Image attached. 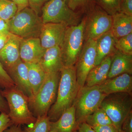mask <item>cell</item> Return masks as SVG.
<instances>
[{
  "mask_svg": "<svg viewBox=\"0 0 132 132\" xmlns=\"http://www.w3.org/2000/svg\"><path fill=\"white\" fill-rule=\"evenodd\" d=\"M79 90L75 67H64L60 72L56 100L47 113L50 121L58 120L73 105Z\"/></svg>",
  "mask_w": 132,
  "mask_h": 132,
  "instance_id": "obj_1",
  "label": "cell"
},
{
  "mask_svg": "<svg viewBox=\"0 0 132 132\" xmlns=\"http://www.w3.org/2000/svg\"><path fill=\"white\" fill-rule=\"evenodd\" d=\"M7 102L9 116L14 125H30L35 123L37 118L30 110L29 100L15 86L1 91Z\"/></svg>",
  "mask_w": 132,
  "mask_h": 132,
  "instance_id": "obj_2",
  "label": "cell"
},
{
  "mask_svg": "<svg viewBox=\"0 0 132 132\" xmlns=\"http://www.w3.org/2000/svg\"><path fill=\"white\" fill-rule=\"evenodd\" d=\"M60 72L46 73L38 92L29 102L31 112L37 118L47 114L57 97Z\"/></svg>",
  "mask_w": 132,
  "mask_h": 132,
  "instance_id": "obj_3",
  "label": "cell"
},
{
  "mask_svg": "<svg viewBox=\"0 0 132 132\" xmlns=\"http://www.w3.org/2000/svg\"><path fill=\"white\" fill-rule=\"evenodd\" d=\"M8 22L10 33L22 39L39 38L43 24L41 17L29 7L16 12Z\"/></svg>",
  "mask_w": 132,
  "mask_h": 132,
  "instance_id": "obj_4",
  "label": "cell"
},
{
  "mask_svg": "<svg viewBox=\"0 0 132 132\" xmlns=\"http://www.w3.org/2000/svg\"><path fill=\"white\" fill-rule=\"evenodd\" d=\"M85 18L77 25L67 27L61 45L64 67L74 66L84 44Z\"/></svg>",
  "mask_w": 132,
  "mask_h": 132,
  "instance_id": "obj_5",
  "label": "cell"
},
{
  "mask_svg": "<svg viewBox=\"0 0 132 132\" xmlns=\"http://www.w3.org/2000/svg\"><path fill=\"white\" fill-rule=\"evenodd\" d=\"M100 107L104 110L119 131L124 120L132 111V94L117 93L107 95Z\"/></svg>",
  "mask_w": 132,
  "mask_h": 132,
  "instance_id": "obj_6",
  "label": "cell"
},
{
  "mask_svg": "<svg viewBox=\"0 0 132 132\" xmlns=\"http://www.w3.org/2000/svg\"><path fill=\"white\" fill-rule=\"evenodd\" d=\"M106 96L98 85L91 87L85 86L79 89L73 104L78 125L85 122L87 116L100 107Z\"/></svg>",
  "mask_w": 132,
  "mask_h": 132,
  "instance_id": "obj_7",
  "label": "cell"
},
{
  "mask_svg": "<svg viewBox=\"0 0 132 132\" xmlns=\"http://www.w3.org/2000/svg\"><path fill=\"white\" fill-rule=\"evenodd\" d=\"M85 11V41L90 39L96 40L110 31L112 25V16L92 1Z\"/></svg>",
  "mask_w": 132,
  "mask_h": 132,
  "instance_id": "obj_8",
  "label": "cell"
},
{
  "mask_svg": "<svg viewBox=\"0 0 132 132\" xmlns=\"http://www.w3.org/2000/svg\"><path fill=\"white\" fill-rule=\"evenodd\" d=\"M63 0H48L42 9L43 24L57 23L67 27L79 24L80 14L69 7Z\"/></svg>",
  "mask_w": 132,
  "mask_h": 132,
  "instance_id": "obj_9",
  "label": "cell"
},
{
  "mask_svg": "<svg viewBox=\"0 0 132 132\" xmlns=\"http://www.w3.org/2000/svg\"><path fill=\"white\" fill-rule=\"evenodd\" d=\"M96 59V41L88 39L85 40L75 66L79 89L85 86L88 74L95 67Z\"/></svg>",
  "mask_w": 132,
  "mask_h": 132,
  "instance_id": "obj_10",
  "label": "cell"
},
{
  "mask_svg": "<svg viewBox=\"0 0 132 132\" xmlns=\"http://www.w3.org/2000/svg\"><path fill=\"white\" fill-rule=\"evenodd\" d=\"M22 39L10 33L7 41L0 51V62L6 72L21 60L20 46Z\"/></svg>",
  "mask_w": 132,
  "mask_h": 132,
  "instance_id": "obj_11",
  "label": "cell"
},
{
  "mask_svg": "<svg viewBox=\"0 0 132 132\" xmlns=\"http://www.w3.org/2000/svg\"><path fill=\"white\" fill-rule=\"evenodd\" d=\"M67 26L60 24H43L39 39L43 48L46 50L57 46H60L64 39Z\"/></svg>",
  "mask_w": 132,
  "mask_h": 132,
  "instance_id": "obj_12",
  "label": "cell"
},
{
  "mask_svg": "<svg viewBox=\"0 0 132 132\" xmlns=\"http://www.w3.org/2000/svg\"><path fill=\"white\" fill-rule=\"evenodd\" d=\"M15 85L27 97L29 101L33 93L29 80L28 69L26 63L21 60L7 71Z\"/></svg>",
  "mask_w": 132,
  "mask_h": 132,
  "instance_id": "obj_13",
  "label": "cell"
},
{
  "mask_svg": "<svg viewBox=\"0 0 132 132\" xmlns=\"http://www.w3.org/2000/svg\"><path fill=\"white\" fill-rule=\"evenodd\" d=\"M45 51L39 38L22 39L20 46V57L26 63H39Z\"/></svg>",
  "mask_w": 132,
  "mask_h": 132,
  "instance_id": "obj_14",
  "label": "cell"
},
{
  "mask_svg": "<svg viewBox=\"0 0 132 132\" xmlns=\"http://www.w3.org/2000/svg\"><path fill=\"white\" fill-rule=\"evenodd\" d=\"M98 86L101 91L106 95L117 93L132 94L131 75L123 73L109 78Z\"/></svg>",
  "mask_w": 132,
  "mask_h": 132,
  "instance_id": "obj_15",
  "label": "cell"
},
{
  "mask_svg": "<svg viewBox=\"0 0 132 132\" xmlns=\"http://www.w3.org/2000/svg\"><path fill=\"white\" fill-rule=\"evenodd\" d=\"M39 63L46 73L60 72L64 67L60 47L57 46L46 49Z\"/></svg>",
  "mask_w": 132,
  "mask_h": 132,
  "instance_id": "obj_16",
  "label": "cell"
},
{
  "mask_svg": "<svg viewBox=\"0 0 132 132\" xmlns=\"http://www.w3.org/2000/svg\"><path fill=\"white\" fill-rule=\"evenodd\" d=\"M116 39L111 30L105 33L96 40V59L95 66L98 65L104 59L113 55L117 50L116 48Z\"/></svg>",
  "mask_w": 132,
  "mask_h": 132,
  "instance_id": "obj_17",
  "label": "cell"
},
{
  "mask_svg": "<svg viewBox=\"0 0 132 132\" xmlns=\"http://www.w3.org/2000/svg\"><path fill=\"white\" fill-rule=\"evenodd\" d=\"M126 73L132 75V55L117 50L112 55L108 79Z\"/></svg>",
  "mask_w": 132,
  "mask_h": 132,
  "instance_id": "obj_18",
  "label": "cell"
},
{
  "mask_svg": "<svg viewBox=\"0 0 132 132\" xmlns=\"http://www.w3.org/2000/svg\"><path fill=\"white\" fill-rule=\"evenodd\" d=\"M112 55L108 56L98 65L92 69L88 74L85 86H93L100 85L108 79Z\"/></svg>",
  "mask_w": 132,
  "mask_h": 132,
  "instance_id": "obj_19",
  "label": "cell"
},
{
  "mask_svg": "<svg viewBox=\"0 0 132 132\" xmlns=\"http://www.w3.org/2000/svg\"><path fill=\"white\" fill-rule=\"evenodd\" d=\"M75 108L73 105L62 114L58 120L50 123V130L57 132H73L78 129Z\"/></svg>",
  "mask_w": 132,
  "mask_h": 132,
  "instance_id": "obj_20",
  "label": "cell"
},
{
  "mask_svg": "<svg viewBox=\"0 0 132 132\" xmlns=\"http://www.w3.org/2000/svg\"><path fill=\"white\" fill-rule=\"evenodd\" d=\"M112 16L111 31L116 39L132 33V16L118 12Z\"/></svg>",
  "mask_w": 132,
  "mask_h": 132,
  "instance_id": "obj_21",
  "label": "cell"
},
{
  "mask_svg": "<svg viewBox=\"0 0 132 132\" xmlns=\"http://www.w3.org/2000/svg\"><path fill=\"white\" fill-rule=\"evenodd\" d=\"M26 64L28 69L29 80L34 96L42 85L46 78V73L39 63Z\"/></svg>",
  "mask_w": 132,
  "mask_h": 132,
  "instance_id": "obj_22",
  "label": "cell"
},
{
  "mask_svg": "<svg viewBox=\"0 0 132 132\" xmlns=\"http://www.w3.org/2000/svg\"><path fill=\"white\" fill-rule=\"evenodd\" d=\"M85 122L92 127L113 125L112 122L105 112L100 107L87 116Z\"/></svg>",
  "mask_w": 132,
  "mask_h": 132,
  "instance_id": "obj_23",
  "label": "cell"
},
{
  "mask_svg": "<svg viewBox=\"0 0 132 132\" xmlns=\"http://www.w3.org/2000/svg\"><path fill=\"white\" fill-rule=\"evenodd\" d=\"M50 123L47 114L39 116L32 127L24 128L23 132H48L50 130Z\"/></svg>",
  "mask_w": 132,
  "mask_h": 132,
  "instance_id": "obj_24",
  "label": "cell"
},
{
  "mask_svg": "<svg viewBox=\"0 0 132 132\" xmlns=\"http://www.w3.org/2000/svg\"><path fill=\"white\" fill-rule=\"evenodd\" d=\"M17 7L10 0H0V18L9 21L17 12Z\"/></svg>",
  "mask_w": 132,
  "mask_h": 132,
  "instance_id": "obj_25",
  "label": "cell"
},
{
  "mask_svg": "<svg viewBox=\"0 0 132 132\" xmlns=\"http://www.w3.org/2000/svg\"><path fill=\"white\" fill-rule=\"evenodd\" d=\"M111 16L120 12V0H92Z\"/></svg>",
  "mask_w": 132,
  "mask_h": 132,
  "instance_id": "obj_26",
  "label": "cell"
},
{
  "mask_svg": "<svg viewBox=\"0 0 132 132\" xmlns=\"http://www.w3.org/2000/svg\"><path fill=\"white\" fill-rule=\"evenodd\" d=\"M116 48L123 53L132 55V33L116 39Z\"/></svg>",
  "mask_w": 132,
  "mask_h": 132,
  "instance_id": "obj_27",
  "label": "cell"
},
{
  "mask_svg": "<svg viewBox=\"0 0 132 132\" xmlns=\"http://www.w3.org/2000/svg\"><path fill=\"white\" fill-rule=\"evenodd\" d=\"M15 86L12 79L0 62V87L5 89Z\"/></svg>",
  "mask_w": 132,
  "mask_h": 132,
  "instance_id": "obj_28",
  "label": "cell"
},
{
  "mask_svg": "<svg viewBox=\"0 0 132 132\" xmlns=\"http://www.w3.org/2000/svg\"><path fill=\"white\" fill-rule=\"evenodd\" d=\"M92 1V0H68L67 5L69 7L75 12L78 10L85 11Z\"/></svg>",
  "mask_w": 132,
  "mask_h": 132,
  "instance_id": "obj_29",
  "label": "cell"
},
{
  "mask_svg": "<svg viewBox=\"0 0 132 132\" xmlns=\"http://www.w3.org/2000/svg\"><path fill=\"white\" fill-rule=\"evenodd\" d=\"M13 125L8 114L1 112L0 114V132H3L5 130Z\"/></svg>",
  "mask_w": 132,
  "mask_h": 132,
  "instance_id": "obj_30",
  "label": "cell"
},
{
  "mask_svg": "<svg viewBox=\"0 0 132 132\" xmlns=\"http://www.w3.org/2000/svg\"><path fill=\"white\" fill-rule=\"evenodd\" d=\"M120 12L132 16V0H120Z\"/></svg>",
  "mask_w": 132,
  "mask_h": 132,
  "instance_id": "obj_31",
  "label": "cell"
},
{
  "mask_svg": "<svg viewBox=\"0 0 132 132\" xmlns=\"http://www.w3.org/2000/svg\"><path fill=\"white\" fill-rule=\"evenodd\" d=\"M48 0H29V6L39 15L44 4Z\"/></svg>",
  "mask_w": 132,
  "mask_h": 132,
  "instance_id": "obj_32",
  "label": "cell"
},
{
  "mask_svg": "<svg viewBox=\"0 0 132 132\" xmlns=\"http://www.w3.org/2000/svg\"><path fill=\"white\" fill-rule=\"evenodd\" d=\"M121 130L123 132H132V111L128 113L123 121Z\"/></svg>",
  "mask_w": 132,
  "mask_h": 132,
  "instance_id": "obj_33",
  "label": "cell"
},
{
  "mask_svg": "<svg viewBox=\"0 0 132 132\" xmlns=\"http://www.w3.org/2000/svg\"><path fill=\"white\" fill-rule=\"evenodd\" d=\"M95 132H118L113 125H107L92 127Z\"/></svg>",
  "mask_w": 132,
  "mask_h": 132,
  "instance_id": "obj_34",
  "label": "cell"
},
{
  "mask_svg": "<svg viewBox=\"0 0 132 132\" xmlns=\"http://www.w3.org/2000/svg\"><path fill=\"white\" fill-rule=\"evenodd\" d=\"M0 34L3 35H8L10 34L8 21L0 18Z\"/></svg>",
  "mask_w": 132,
  "mask_h": 132,
  "instance_id": "obj_35",
  "label": "cell"
},
{
  "mask_svg": "<svg viewBox=\"0 0 132 132\" xmlns=\"http://www.w3.org/2000/svg\"><path fill=\"white\" fill-rule=\"evenodd\" d=\"M0 112L6 113L7 114L9 113L7 102L2 95L1 91H0Z\"/></svg>",
  "mask_w": 132,
  "mask_h": 132,
  "instance_id": "obj_36",
  "label": "cell"
},
{
  "mask_svg": "<svg viewBox=\"0 0 132 132\" xmlns=\"http://www.w3.org/2000/svg\"><path fill=\"white\" fill-rule=\"evenodd\" d=\"M14 3L17 7V12L28 7L29 0H10Z\"/></svg>",
  "mask_w": 132,
  "mask_h": 132,
  "instance_id": "obj_37",
  "label": "cell"
},
{
  "mask_svg": "<svg viewBox=\"0 0 132 132\" xmlns=\"http://www.w3.org/2000/svg\"><path fill=\"white\" fill-rule=\"evenodd\" d=\"M77 130L79 132H95L91 126L85 122L78 124Z\"/></svg>",
  "mask_w": 132,
  "mask_h": 132,
  "instance_id": "obj_38",
  "label": "cell"
},
{
  "mask_svg": "<svg viewBox=\"0 0 132 132\" xmlns=\"http://www.w3.org/2000/svg\"><path fill=\"white\" fill-rule=\"evenodd\" d=\"M3 132H23L20 125H13Z\"/></svg>",
  "mask_w": 132,
  "mask_h": 132,
  "instance_id": "obj_39",
  "label": "cell"
},
{
  "mask_svg": "<svg viewBox=\"0 0 132 132\" xmlns=\"http://www.w3.org/2000/svg\"><path fill=\"white\" fill-rule=\"evenodd\" d=\"M8 36V35H3L0 37V51L2 49L7 41Z\"/></svg>",
  "mask_w": 132,
  "mask_h": 132,
  "instance_id": "obj_40",
  "label": "cell"
},
{
  "mask_svg": "<svg viewBox=\"0 0 132 132\" xmlns=\"http://www.w3.org/2000/svg\"><path fill=\"white\" fill-rule=\"evenodd\" d=\"M48 132H57L55 131H54V130H50Z\"/></svg>",
  "mask_w": 132,
  "mask_h": 132,
  "instance_id": "obj_41",
  "label": "cell"
},
{
  "mask_svg": "<svg viewBox=\"0 0 132 132\" xmlns=\"http://www.w3.org/2000/svg\"><path fill=\"white\" fill-rule=\"evenodd\" d=\"M63 1H64L65 2H68V0H63Z\"/></svg>",
  "mask_w": 132,
  "mask_h": 132,
  "instance_id": "obj_42",
  "label": "cell"
},
{
  "mask_svg": "<svg viewBox=\"0 0 132 132\" xmlns=\"http://www.w3.org/2000/svg\"><path fill=\"white\" fill-rule=\"evenodd\" d=\"M73 132H78V130H76V131H74Z\"/></svg>",
  "mask_w": 132,
  "mask_h": 132,
  "instance_id": "obj_43",
  "label": "cell"
},
{
  "mask_svg": "<svg viewBox=\"0 0 132 132\" xmlns=\"http://www.w3.org/2000/svg\"><path fill=\"white\" fill-rule=\"evenodd\" d=\"M3 36V35H2L1 34H0V37H1V36Z\"/></svg>",
  "mask_w": 132,
  "mask_h": 132,
  "instance_id": "obj_44",
  "label": "cell"
},
{
  "mask_svg": "<svg viewBox=\"0 0 132 132\" xmlns=\"http://www.w3.org/2000/svg\"><path fill=\"white\" fill-rule=\"evenodd\" d=\"M118 132H123V131H122L121 130V131H119Z\"/></svg>",
  "mask_w": 132,
  "mask_h": 132,
  "instance_id": "obj_45",
  "label": "cell"
}]
</instances>
